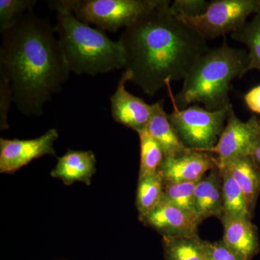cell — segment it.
Here are the masks:
<instances>
[{"instance_id":"1","label":"cell","mask_w":260,"mask_h":260,"mask_svg":"<svg viewBox=\"0 0 260 260\" xmlns=\"http://www.w3.org/2000/svg\"><path fill=\"white\" fill-rule=\"evenodd\" d=\"M161 0L155 9L121 34L124 71L129 82L154 96L167 81L183 80L200 56L209 50L207 40L181 21Z\"/></svg>"},{"instance_id":"2","label":"cell","mask_w":260,"mask_h":260,"mask_svg":"<svg viewBox=\"0 0 260 260\" xmlns=\"http://www.w3.org/2000/svg\"><path fill=\"white\" fill-rule=\"evenodd\" d=\"M1 34L0 73L11 85L13 102L24 115H43L70 73L54 27L31 11Z\"/></svg>"},{"instance_id":"3","label":"cell","mask_w":260,"mask_h":260,"mask_svg":"<svg viewBox=\"0 0 260 260\" xmlns=\"http://www.w3.org/2000/svg\"><path fill=\"white\" fill-rule=\"evenodd\" d=\"M248 65V53L224 42L200 56L183 79L180 93L175 98L178 107L201 104L207 110L229 107L232 80L242 78Z\"/></svg>"},{"instance_id":"4","label":"cell","mask_w":260,"mask_h":260,"mask_svg":"<svg viewBox=\"0 0 260 260\" xmlns=\"http://www.w3.org/2000/svg\"><path fill=\"white\" fill-rule=\"evenodd\" d=\"M54 28L70 73L95 76L124 68L120 43L104 30L92 28L70 12H58Z\"/></svg>"},{"instance_id":"5","label":"cell","mask_w":260,"mask_h":260,"mask_svg":"<svg viewBox=\"0 0 260 260\" xmlns=\"http://www.w3.org/2000/svg\"><path fill=\"white\" fill-rule=\"evenodd\" d=\"M161 0H56L48 2L51 10L70 12L85 24L104 31L116 32L136 23L155 9Z\"/></svg>"},{"instance_id":"6","label":"cell","mask_w":260,"mask_h":260,"mask_svg":"<svg viewBox=\"0 0 260 260\" xmlns=\"http://www.w3.org/2000/svg\"><path fill=\"white\" fill-rule=\"evenodd\" d=\"M171 83H166L174 107L169 118L181 141L186 148L198 151L206 152L213 148L225 127L230 105L213 112L198 105L180 109L173 95Z\"/></svg>"},{"instance_id":"7","label":"cell","mask_w":260,"mask_h":260,"mask_svg":"<svg viewBox=\"0 0 260 260\" xmlns=\"http://www.w3.org/2000/svg\"><path fill=\"white\" fill-rule=\"evenodd\" d=\"M259 8L260 0H215L210 2L204 14L177 18L208 40L239 30Z\"/></svg>"},{"instance_id":"8","label":"cell","mask_w":260,"mask_h":260,"mask_svg":"<svg viewBox=\"0 0 260 260\" xmlns=\"http://www.w3.org/2000/svg\"><path fill=\"white\" fill-rule=\"evenodd\" d=\"M259 139L258 118L252 116L247 121H243L230 104L226 123L218 143L206 152L216 155L217 167L220 168L234 159L251 155Z\"/></svg>"},{"instance_id":"9","label":"cell","mask_w":260,"mask_h":260,"mask_svg":"<svg viewBox=\"0 0 260 260\" xmlns=\"http://www.w3.org/2000/svg\"><path fill=\"white\" fill-rule=\"evenodd\" d=\"M59 138L56 129H50L30 140L0 139V172L12 174L44 155L56 156L54 144Z\"/></svg>"},{"instance_id":"10","label":"cell","mask_w":260,"mask_h":260,"mask_svg":"<svg viewBox=\"0 0 260 260\" xmlns=\"http://www.w3.org/2000/svg\"><path fill=\"white\" fill-rule=\"evenodd\" d=\"M130 80L131 74L124 71L115 92L110 98L112 116L116 123L138 133L147 127L152 107L141 98L135 96L126 90V83Z\"/></svg>"},{"instance_id":"11","label":"cell","mask_w":260,"mask_h":260,"mask_svg":"<svg viewBox=\"0 0 260 260\" xmlns=\"http://www.w3.org/2000/svg\"><path fill=\"white\" fill-rule=\"evenodd\" d=\"M162 237H186L198 235V219L162 198L161 202L141 220Z\"/></svg>"},{"instance_id":"12","label":"cell","mask_w":260,"mask_h":260,"mask_svg":"<svg viewBox=\"0 0 260 260\" xmlns=\"http://www.w3.org/2000/svg\"><path fill=\"white\" fill-rule=\"evenodd\" d=\"M216 167L213 154L191 150L181 156L164 158L158 174L164 182H197Z\"/></svg>"},{"instance_id":"13","label":"cell","mask_w":260,"mask_h":260,"mask_svg":"<svg viewBox=\"0 0 260 260\" xmlns=\"http://www.w3.org/2000/svg\"><path fill=\"white\" fill-rule=\"evenodd\" d=\"M223 227V241L239 260H251L259 252L257 228L251 219L220 218Z\"/></svg>"},{"instance_id":"14","label":"cell","mask_w":260,"mask_h":260,"mask_svg":"<svg viewBox=\"0 0 260 260\" xmlns=\"http://www.w3.org/2000/svg\"><path fill=\"white\" fill-rule=\"evenodd\" d=\"M96 172V158L91 150H68L58 158L51 176L63 181L65 185H72L76 181L90 185L91 178Z\"/></svg>"},{"instance_id":"15","label":"cell","mask_w":260,"mask_h":260,"mask_svg":"<svg viewBox=\"0 0 260 260\" xmlns=\"http://www.w3.org/2000/svg\"><path fill=\"white\" fill-rule=\"evenodd\" d=\"M151 107V116L146 129L161 147L164 158H176L190 151L169 120V114L164 110V101L152 104Z\"/></svg>"},{"instance_id":"16","label":"cell","mask_w":260,"mask_h":260,"mask_svg":"<svg viewBox=\"0 0 260 260\" xmlns=\"http://www.w3.org/2000/svg\"><path fill=\"white\" fill-rule=\"evenodd\" d=\"M195 209L200 223L211 217L221 218L223 213L222 179L218 167L197 182L194 190Z\"/></svg>"},{"instance_id":"17","label":"cell","mask_w":260,"mask_h":260,"mask_svg":"<svg viewBox=\"0 0 260 260\" xmlns=\"http://www.w3.org/2000/svg\"><path fill=\"white\" fill-rule=\"evenodd\" d=\"M221 168H225L229 171L240 188L248 210L253 218L256 202L260 194L259 168L251 155L234 159L219 169Z\"/></svg>"},{"instance_id":"18","label":"cell","mask_w":260,"mask_h":260,"mask_svg":"<svg viewBox=\"0 0 260 260\" xmlns=\"http://www.w3.org/2000/svg\"><path fill=\"white\" fill-rule=\"evenodd\" d=\"M219 169L222 179L223 213L221 218L226 217L252 220V217L249 214L246 206L244 195L237 182L226 169L221 168Z\"/></svg>"},{"instance_id":"19","label":"cell","mask_w":260,"mask_h":260,"mask_svg":"<svg viewBox=\"0 0 260 260\" xmlns=\"http://www.w3.org/2000/svg\"><path fill=\"white\" fill-rule=\"evenodd\" d=\"M164 198V180L158 173L140 179L136 193V208L140 221L159 205Z\"/></svg>"},{"instance_id":"20","label":"cell","mask_w":260,"mask_h":260,"mask_svg":"<svg viewBox=\"0 0 260 260\" xmlns=\"http://www.w3.org/2000/svg\"><path fill=\"white\" fill-rule=\"evenodd\" d=\"M165 260H205L203 239L199 236L162 237Z\"/></svg>"},{"instance_id":"21","label":"cell","mask_w":260,"mask_h":260,"mask_svg":"<svg viewBox=\"0 0 260 260\" xmlns=\"http://www.w3.org/2000/svg\"><path fill=\"white\" fill-rule=\"evenodd\" d=\"M232 39L249 49L248 65L244 74L253 70L260 71V8L250 21L231 34Z\"/></svg>"},{"instance_id":"22","label":"cell","mask_w":260,"mask_h":260,"mask_svg":"<svg viewBox=\"0 0 260 260\" xmlns=\"http://www.w3.org/2000/svg\"><path fill=\"white\" fill-rule=\"evenodd\" d=\"M140 138L139 179L158 173L164 159L160 145L153 139L146 128L137 133Z\"/></svg>"},{"instance_id":"23","label":"cell","mask_w":260,"mask_h":260,"mask_svg":"<svg viewBox=\"0 0 260 260\" xmlns=\"http://www.w3.org/2000/svg\"><path fill=\"white\" fill-rule=\"evenodd\" d=\"M197 182L170 183L164 181V197L172 204L198 220L194 200Z\"/></svg>"},{"instance_id":"24","label":"cell","mask_w":260,"mask_h":260,"mask_svg":"<svg viewBox=\"0 0 260 260\" xmlns=\"http://www.w3.org/2000/svg\"><path fill=\"white\" fill-rule=\"evenodd\" d=\"M37 0H0V31L8 30L24 15L32 11Z\"/></svg>"},{"instance_id":"25","label":"cell","mask_w":260,"mask_h":260,"mask_svg":"<svg viewBox=\"0 0 260 260\" xmlns=\"http://www.w3.org/2000/svg\"><path fill=\"white\" fill-rule=\"evenodd\" d=\"M209 3L205 0H176L170 8L177 15L196 17L204 14Z\"/></svg>"},{"instance_id":"26","label":"cell","mask_w":260,"mask_h":260,"mask_svg":"<svg viewBox=\"0 0 260 260\" xmlns=\"http://www.w3.org/2000/svg\"><path fill=\"white\" fill-rule=\"evenodd\" d=\"M13 101V90L8 78L0 73V126L1 129L9 128L8 123V112Z\"/></svg>"},{"instance_id":"27","label":"cell","mask_w":260,"mask_h":260,"mask_svg":"<svg viewBox=\"0 0 260 260\" xmlns=\"http://www.w3.org/2000/svg\"><path fill=\"white\" fill-rule=\"evenodd\" d=\"M203 247L205 260H239L222 240L215 242L203 240Z\"/></svg>"},{"instance_id":"28","label":"cell","mask_w":260,"mask_h":260,"mask_svg":"<svg viewBox=\"0 0 260 260\" xmlns=\"http://www.w3.org/2000/svg\"><path fill=\"white\" fill-rule=\"evenodd\" d=\"M244 101L251 112L260 114V85L251 89L244 95Z\"/></svg>"},{"instance_id":"29","label":"cell","mask_w":260,"mask_h":260,"mask_svg":"<svg viewBox=\"0 0 260 260\" xmlns=\"http://www.w3.org/2000/svg\"><path fill=\"white\" fill-rule=\"evenodd\" d=\"M251 158H253L254 161L255 162L257 167L260 169V139L256 143L255 148L253 150L251 155Z\"/></svg>"},{"instance_id":"30","label":"cell","mask_w":260,"mask_h":260,"mask_svg":"<svg viewBox=\"0 0 260 260\" xmlns=\"http://www.w3.org/2000/svg\"><path fill=\"white\" fill-rule=\"evenodd\" d=\"M258 122H259V125L260 127V119H258Z\"/></svg>"}]
</instances>
